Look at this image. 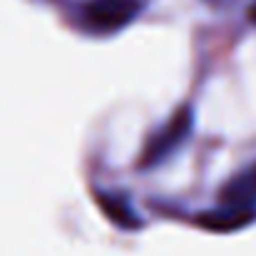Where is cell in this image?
I'll return each mask as SVG.
<instances>
[{
    "label": "cell",
    "mask_w": 256,
    "mask_h": 256,
    "mask_svg": "<svg viewBox=\"0 0 256 256\" xmlns=\"http://www.w3.org/2000/svg\"><path fill=\"white\" fill-rule=\"evenodd\" d=\"M256 214V162L242 172H236L222 189H219V212L204 219L206 226L234 229L249 222Z\"/></svg>",
    "instance_id": "6da1fadb"
},
{
    "label": "cell",
    "mask_w": 256,
    "mask_h": 256,
    "mask_svg": "<svg viewBox=\"0 0 256 256\" xmlns=\"http://www.w3.org/2000/svg\"><path fill=\"white\" fill-rule=\"evenodd\" d=\"M147 0H82L75 20L90 35H114L132 25Z\"/></svg>",
    "instance_id": "7a4b0ae2"
},
{
    "label": "cell",
    "mask_w": 256,
    "mask_h": 256,
    "mask_svg": "<svg viewBox=\"0 0 256 256\" xmlns=\"http://www.w3.org/2000/svg\"><path fill=\"white\" fill-rule=\"evenodd\" d=\"M192 130H194V110L182 107L162 130H157L150 137V142L144 147V154L140 160V167L150 170V167L164 164L174 152H179L186 144V140L192 137Z\"/></svg>",
    "instance_id": "3957f363"
},
{
    "label": "cell",
    "mask_w": 256,
    "mask_h": 256,
    "mask_svg": "<svg viewBox=\"0 0 256 256\" xmlns=\"http://www.w3.org/2000/svg\"><path fill=\"white\" fill-rule=\"evenodd\" d=\"M97 202L100 206L104 209V214L122 229H140L144 226V222L137 216L132 202L127 199V194H120V192H97Z\"/></svg>",
    "instance_id": "277c9868"
},
{
    "label": "cell",
    "mask_w": 256,
    "mask_h": 256,
    "mask_svg": "<svg viewBox=\"0 0 256 256\" xmlns=\"http://www.w3.org/2000/svg\"><path fill=\"white\" fill-rule=\"evenodd\" d=\"M209 5H214V8H219V10H224V8H232V5H236V2H242V0H206Z\"/></svg>",
    "instance_id": "5b68a950"
},
{
    "label": "cell",
    "mask_w": 256,
    "mask_h": 256,
    "mask_svg": "<svg viewBox=\"0 0 256 256\" xmlns=\"http://www.w3.org/2000/svg\"><path fill=\"white\" fill-rule=\"evenodd\" d=\"M249 20H252V22L256 25V2L252 5V8H249Z\"/></svg>",
    "instance_id": "8992f818"
}]
</instances>
